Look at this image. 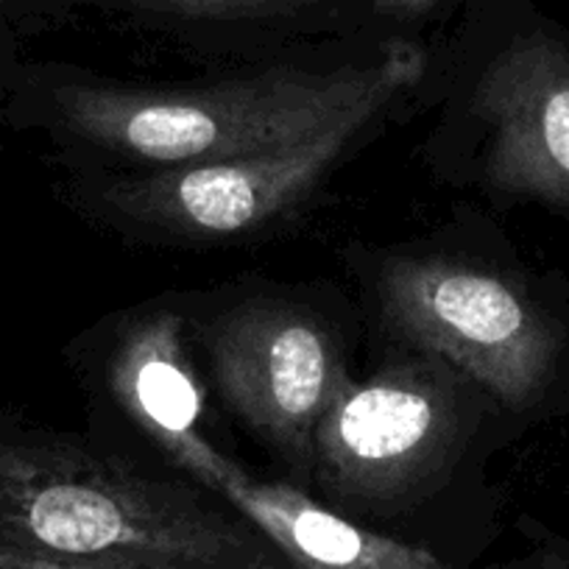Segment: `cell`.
Segmentation results:
<instances>
[{
	"label": "cell",
	"instance_id": "6da1fadb",
	"mask_svg": "<svg viewBox=\"0 0 569 569\" xmlns=\"http://www.w3.org/2000/svg\"><path fill=\"white\" fill-rule=\"evenodd\" d=\"M0 569H297L249 519L109 452H0Z\"/></svg>",
	"mask_w": 569,
	"mask_h": 569
},
{
	"label": "cell",
	"instance_id": "7a4b0ae2",
	"mask_svg": "<svg viewBox=\"0 0 569 569\" xmlns=\"http://www.w3.org/2000/svg\"><path fill=\"white\" fill-rule=\"evenodd\" d=\"M425 70V48L393 37L363 68H279L196 90L70 84L59 90V109L70 131L114 154L157 166H201L305 140L375 92L419 84Z\"/></svg>",
	"mask_w": 569,
	"mask_h": 569
},
{
	"label": "cell",
	"instance_id": "3957f363",
	"mask_svg": "<svg viewBox=\"0 0 569 569\" xmlns=\"http://www.w3.org/2000/svg\"><path fill=\"white\" fill-rule=\"evenodd\" d=\"M380 299L393 330L506 408L533 410L561 386L569 325L517 279L456 260H397Z\"/></svg>",
	"mask_w": 569,
	"mask_h": 569
},
{
	"label": "cell",
	"instance_id": "277c9868",
	"mask_svg": "<svg viewBox=\"0 0 569 569\" xmlns=\"http://www.w3.org/2000/svg\"><path fill=\"white\" fill-rule=\"evenodd\" d=\"M458 386L433 360L347 380L313 439L321 486L343 502L393 506L441 472L461 436Z\"/></svg>",
	"mask_w": 569,
	"mask_h": 569
},
{
	"label": "cell",
	"instance_id": "5b68a950",
	"mask_svg": "<svg viewBox=\"0 0 569 569\" xmlns=\"http://www.w3.org/2000/svg\"><path fill=\"white\" fill-rule=\"evenodd\" d=\"M402 90H382L305 140L260 154L171 166L112 184L103 199L142 227L184 238H229L262 227L302 201L341 160L349 142Z\"/></svg>",
	"mask_w": 569,
	"mask_h": 569
},
{
	"label": "cell",
	"instance_id": "8992f818",
	"mask_svg": "<svg viewBox=\"0 0 569 569\" xmlns=\"http://www.w3.org/2000/svg\"><path fill=\"white\" fill-rule=\"evenodd\" d=\"M207 352L234 413L297 472L313 469L316 427L349 380L327 327L293 305H243L207 332Z\"/></svg>",
	"mask_w": 569,
	"mask_h": 569
},
{
	"label": "cell",
	"instance_id": "52a82bcc",
	"mask_svg": "<svg viewBox=\"0 0 569 569\" xmlns=\"http://www.w3.org/2000/svg\"><path fill=\"white\" fill-rule=\"evenodd\" d=\"M472 107L491 137V188L569 218V37L528 9L486 62Z\"/></svg>",
	"mask_w": 569,
	"mask_h": 569
},
{
	"label": "cell",
	"instance_id": "ba28073f",
	"mask_svg": "<svg viewBox=\"0 0 569 569\" xmlns=\"http://www.w3.org/2000/svg\"><path fill=\"white\" fill-rule=\"evenodd\" d=\"M162 452L249 519L297 569H447L425 547L360 528L293 486L251 478L201 430L168 441Z\"/></svg>",
	"mask_w": 569,
	"mask_h": 569
},
{
	"label": "cell",
	"instance_id": "9c48e42d",
	"mask_svg": "<svg viewBox=\"0 0 569 569\" xmlns=\"http://www.w3.org/2000/svg\"><path fill=\"white\" fill-rule=\"evenodd\" d=\"M114 393L157 447L199 430L201 393L179 341V319L157 313L131 327L114 360Z\"/></svg>",
	"mask_w": 569,
	"mask_h": 569
},
{
	"label": "cell",
	"instance_id": "30bf717a",
	"mask_svg": "<svg viewBox=\"0 0 569 569\" xmlns=\"http://www.w3.org/2000/svg\"><path fill=\"white\" fill-rule=\"evenodd\" d=\"M114 7L179 26L243 29V26H284L336 7V0H107Z\"/></svg>",
	"mask_w": 569,
	"mask_h": 569
},
{
	"label": "cell",
	"instance_id": "8fae6325",
	"mask_svg": "<svg viewBox=\"0 0 569 569\" xmlns=\"http://www.w3.org/2000/svg\"><path fill=\"white\" fill-rule=\"evenodd\" d=\"M363 3L380 18L413 23V20H425L439 12L447 0H363Z\"/></svg>",
	"mask_w": 569,
	"mask_h": 569
},
{
	"label": "cell",
	"instance_id": "7c38bea8",
	"mask_svg": "<svg viewBox=\"0 0 569 569\" xmlns=\"http://www.w3.org/2000/svg\"><path fill=\"white\" fill-rule=\"evenodd\" d=\"M539 569H569V541H556L539 558Z\"/></svg>",
	"mask_w": 569,
	"mask_h": 569
}]
</instances>
